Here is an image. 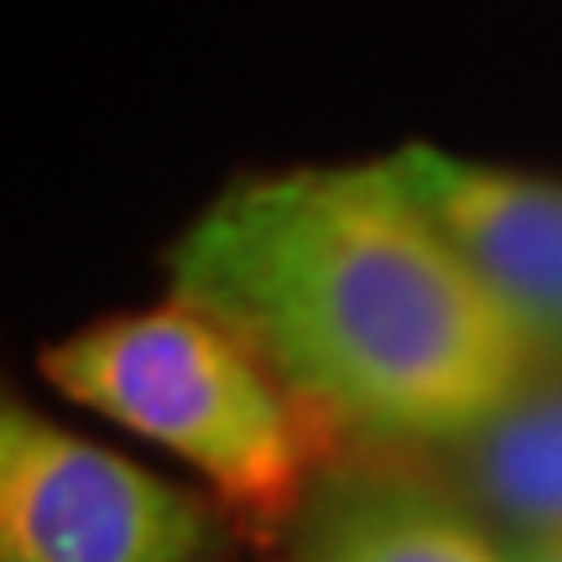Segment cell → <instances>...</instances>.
Returning <instances> with one entry per match:
<instances>
[{
    "label": "cell",
    "instance_id": "obj_3",
    "mask_svg": "<svg viewBox=\"0 0 562 562\" xmlns=\"http://www.w3.org/2000/svg\"><path fill=\"white\" fill-rule=\"evenodd\" d=\"M0 562H220V521L199 495L5 402Z\"/></svg>",
    "mask_w": 562,
    "mask_h": 562
},
{
    "label": "cell",
    "instance_id": "obj_6",
    "mask_svg": "<svg viewBox=\"0 0 562 562\" xmlns=\"http://www.w3.org/2000/svg\"><path fill=\"white\" fill-rule=\"evenodd\" d=\"M459 448L463 484L501 537L562 542V375H531Z\"/></svg>",
    "mask_w": 562,
    "mask_h": 562
},
{
    "label": "cell",
    "instance_id": "obj_2",
    "mask_svg": "<svg viewBox=\"0 0 562 562\" xmlns=\"http://www.w3.org/2000/svg\"><path fill=\"white\" fill-rule=\"evenodd\" d=\"M68 402L167 448L235 505H297L302 427L292 396L229 328L182 302L89 323L42 355Z\"/></svg>",
    "mask_w": 562,
    "mask_h": 562
},
{
    "label": "cell",
    "instance_id": "obj_1",
    "mask_svg": "<svg viewBox=\"0 0 562 562\" xmlns=\"http://www.w3.org/2000/svg\"><path fill=\"white\" fill-rule=\"evenodd\" d=\"M167 277L292 402L375 438L463 442L542 370L385 157L224 188Z\"/></svg>",
    "mask_w": 562,
    "mask_h": 562
},
{
    "label": "cell",
    "instance_id": "obj_4",
    "mask_svg": "<svg viewBox=\"0 0 562 562\" xmlns=\"http://www.w3.org/2000/svg\"><path fill=\"white\" fill-rule=\"evenodd\" d=\"M385 167L474 271L537 360H562V182L453 157L427 140L396 146Z\"/></svg>",
    "mask_w": 562,
    "mask_h": 562
},
{
    "label": "cell",
    "instance_id": "obj_5",
    "mask_svg": "<svg viewBox=\"0 0 562 562\" xmlns=\"http://www.w3.org/2000/svg\"><path fill=\"white\" fill-rule=\"evenodd\" d=\"M286 562H510V552L432 484L328 469L286 510Z\"/></svg>",
    "mask_w": 562,
    "mask_h": 562
},
{
    "label": "cell",
    "instance_id": "obj_7",
    "mask_svg": "<svg viewBox=\"0 0 562 562\" xmlns=\"http://www.w3.org/2000/svg\"><path fill=\"white\" fill-rule=\"evenodd\" d=\"M510 562H562V542H521V537H505Z\"/></svg>",
    "mask_w": 562,
    "mask_h": 562
}]
</instances>
